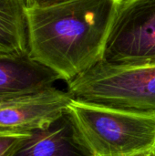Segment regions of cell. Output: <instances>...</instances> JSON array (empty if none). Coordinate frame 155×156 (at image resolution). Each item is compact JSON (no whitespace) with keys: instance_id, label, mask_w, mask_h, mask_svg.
Instances as JSON below:
<instances>
[{"instance_id":"obj_9","label":"cell","mask_w":155,"mask_h":156,"mask_svg":"<svg viewBox=\"0 0 155 156\" xmlns=\"http://www.w3.org/2000/svg\"><path fill=\"white\" fill-rule=\"evenodd\" d=\"M30 134H0V156L14 155Z\"/></svg>"},{"instance_id":"obj_4","label":"cell","mask_w":155,"mask_h":156,"mask_svg":"<svg viewBox=\"0 0 155 156\" xmlns=\"http://www.w3.org/2000/svg\"><path fill=\"white\" fill-rule=\"evenodd\" d=\"M102 60L116 65L155 64V0H122Z\"/></svg>"},{"instance_id":"obj_8","label":"cell","mask_w":155,"mask_h":156,"mask_svg":"<svg viewBox=\"0 0 155 156\" xmlns=\"http://www.w3.org/2000/svg\"><path fill=\"white\" fill-rule=\"evenodd\" d=\"M26 0H0V54L29 53Z\"/></svg>"},{"instance_id":"obj_7","label":"cell","mask_w":155,"mask_h":156,"mask_svg":"<svg viewBox=\"0 0 155 156\" xmlns=\"http://www.w3.org/2000/svg\"><path fill=\"white\" fill-rule=\"evenodd\" d=\"M13 156H90L79 144L65 112L48 127L32 133Z\"/></svg>"},{"instance_id":"obj_10","label":"cell","mask_w":155,"mask_h":156,"mask_svg":"<svg viewBox=\"0 0 155 156\" xmlns=\"http://www.w3.org/2000/svg\"><path fill=\"white\" fill-rule=\"evenodd\" d=\"M27 7H37V6H46L68 0H26Z\"/></svg>"},{"instance_id":"obj_5","label":"cell","mask_w":155,"mask_h":156,"mask_svg":"<svg viewBox=\"0 0 155 156\" xmlns=\"http://www.w3.org/2000/svg\"><path fill=\"white\" fill-rule=\"evenodd\" d=\"M73 98L55 87L23 97L0 109V134H30L62 116Z\"/></svg>"},{"instance_id":"obj_2","label":"cell","mask_w":155,"mask_h":156,"mask_svg":"<svg viewBox=\"0 0 155 156\" xmlns=\"http://www.w3.org/2000/svg\"><path fill=\"white\" fill-rule=\"evenodd\" d=\"M90 156H134L155 150V116L72 100L66 110Z\"/></svg>"},{"instance_id":"obj_6","label":"cell","mask_w":155,"mask_h":156,"mask_svg":"<svg viewBox=\"0 0 155 156\" xmlns=\"http://www.w3.org/2000/svg\"><path fill=\"white\" fill-rule=\"evenodd\" d=\"M60 77L29 53L0 54V98H18L54 87Z\"/></svg>"},{"instance_id":"obj_1","label":"cell","mask_w":155,"mask_h":156,"mask_svg":"<svg viewBox=\"0 0 155 156\" xmlns=\"http://www.w3.org/2000/svg\"><path fill=\"white\" fill-rule=\"evenodd\" d=\"M122 0H68L27 7L30 56L69 82L102 60Z\"/></svg>"},{"instance_id":"obj_12","label":"cell","mask_w":155,"mask_h":156,"mask_svg":"<svg viewBox=\"0 0 155 156\" xmlns=\"http://www.w3.org/2000/svg\"><path fill=\"white\" fill-rule=\"evenodd\" d=\"M153 156H155V150H154V152H153Z\"/></svg>"},{"instance_id":"obj_3","label":"cell","mask_w":155,"mask_h":156,"mask_svg":"<svg viewBox=\"0 0 155 156\" xmlns=\"http://www.w3.org/2000/svg\"><path fill=\"white\" fill-rule=\"evenodd\" d=\"M67 83L74 100L155 116V64L101 60Z\"/></svg>"},{"instance_id":"obj_11","label":"cell","mask_w":155,"mask_h":156,"mask_svg":"<svg viewBox=\"0 0 155 156\" xmlns=\"http://www.w3.org/2000/svg\"><path fill=\"white\" fill-rule=\"evenodd\" d=\"M134 156H153V153H145V154H138V155Z\"/></svg>"}]
</instances>
